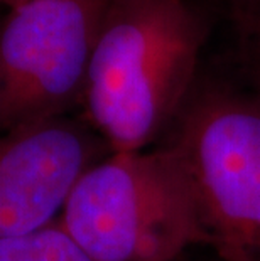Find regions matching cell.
Here are the masks:
<instances>
[{
	"mask_svg": "<svg viewBox=\"0 0 260 261\" xmlns=\"http://www.w3.org/2000/svg\"><path fill=\"white\" fill-rule=\"evenodd\" d=\"M0 20H2V19H0Z\"/></svg>",
	"mask_w": 260,
	"mask_h": 261,
	"instance_id": "obj_10",
	"label": "cell"
},
{
	"mask_svg": "<svg viewBox=\"0 0 260 261\" xmlns=\"http://www.w3.org/2000/svg\"><path fill=\"white\" fill-rule=\"evenodd\" d=\"M24 2H29V0H0V5H5V7L12 9V7H17V5L24 4Z\"/></svg>",
	"mask_w": 260,
	"mask_h": 261,
	"instance_id": "obj_8",
	"label": "cell"
},
{
	"mask_svg": "<svg viewBox=\"0 0 260 261\" xmlns=\"http://www.w3.org/2000/svg\"><path fill=\"white\" fill-rule=\"evenodd\" d=\"M0 261H97L56 223L19 236L0 238Z\"/></svg>",
	"mask_w": 260,
	"mask_h": 261,
	"instance_id": "obj_6",
	"label": "cell"
},
{
	"mask_svg": "<svg viewBox=\"0 0 260 261\" xmlns=\"http://www.w3.org/2000/svg\"><path fill=\"white\" fill-rule=\"evenodd\" d=\"M110 0H29L0 20V132L81 103Z\"/></svg>",
	"mask_w": 260,
	"mask_h": 261,
	"instance_id": "obj_4",
	"label": "cell"
},
{
	"mask_svg": "<svg viewBox=\"0 0 260 261\" xmlns=\"http://www.w3.org/2000/svg\"><path fill=\"white\" fill-rule=\"evenodd\" d=\"M173 128L221 259L260 261V88L198 80Z\"/></svg>",
	"mask_w": 260,
	"mask_h": 261,
	"instance_id": "obj_3",
	"label": "cell"
},
{
	"mask_svg": "<svg viewBox=\"0 0 260 261\" xmlns=\"http://www.w3.org/2000/svg\"><path fill=\"white\" fill-rule=\"evenodd\" d=\"M225 2L230 5V4H233V2H239V0H225Z\"/></svg>",
	"mask_w": 260,
	"mask_h": 261,
	"instance_id": "obj_9",
	"label": "cell"
},
{
	"mask_svg": "<svg viewBox=\"0 0 260 261\" xmlns=\"http://www.w3.org/2000/svg\"><path fill=\"white\" fill-rule=\"evenodd\" d=\"M91 130L58 116L0 132V238L59 219L76 182L107 147Z\"/></svg>",
	"mask_w": 260,
	"mask_h": 261,
	"instance_id": "obj_5",
	"label": "cell"
},
{
	"mask_svg": "<svg viewBox=\"0 0 260 261\" xmlns=\"http://www.w3.org/2000/svg\"><path fill=\"white\" fill-rule=\"evenodd\" d=\"M228 7L243 66L252 85L260 88V0H239Z\"/></svg>",
	"mask_w": 260,
	"mask_h": 261,
	"instance_id": "obj_7",
	"label": "cell"
},
{
	"mask_svg": "<svg viewBox=\"0 0 260 261\" xmlns=\"http://www.w3.org/2000/svg\"><path fill=\"white\" fill-rule=\"evenodd\" d=\"M209 29L208 12L191 0H110L81 99L110 152H140L173 128Z\"/></svg>",
	"mask_w": 260,
	"mask_h": 261,
	"instance_id": "obj_1",
	"label": "cell"
},
{
	"mask_svg": "<svg viewBox=\"0 0 260 261\" xmlns=\"http://www.w3.org/2000/svg\"><path fill=\"white\" fill-rule=\"evenodd\" d=\"M58 221L97 261H171L191 244H211L196 186L171 143L93 164Z\"/></svg>",
	"mask_w": 260,
	"mask_h": 261,
	"instance_id": "obj_2",
	"label": "cell"
}]
</instances>
